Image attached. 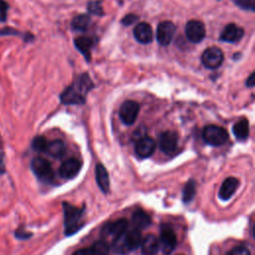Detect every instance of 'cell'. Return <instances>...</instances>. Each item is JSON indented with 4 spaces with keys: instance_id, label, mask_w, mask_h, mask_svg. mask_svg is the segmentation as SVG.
Here are the masks:
<instances>
[{
    "instance_id": "cell-17",
    "label": "cell",
    "mask_w": 255,
    "mask_h": 255,
    "mask_svg": "<svg viewBox=\"0 0 255 255\" xmlns=\"http://www.w3.org/2000/svg\"><path fill=\"white\" fill-rule=\"evenodd\" d=\"M141 254L142 255H155L159 250V241L154 234H146L141 239Z\"/></svg>"
},
{
    "instance_id": "cell-23",
    "label": "cell",
    "mask_w": 255,
    "mask_h": 255,
    "mask_svg": "<svg viewBox=\"0 0 255 255\" xmlns=\"http://www.w3.org/2000/svg\"><path fill=\"white\" fill-rule=\"evenodd\" d=\"M90 22H91V18H90L89 15L81 14V15H78L77 17H75L73 19L71 26H72L73 30L83 32V31L87 30V28L89 27Z\"/></svg>"
},
{
    "instance_id": "cell-18",
    "label": "cell",
    "mask_w": 255,
    "mask_h": 255,
    "mask_svg": "<svg viewBox=\"0 0 255 255\" xmlns=\"http://www.w3.org/2000/svg\"><path fill=\"white\" fill-rule=\"evenodd\" d=\"M95 175H96V180L100 189L104 193H107L110 189V178H109V173L107 171V168L102 163H98L96 165Z\"/></svg>"
},
{
    "instance_id": "cell-26",
    "label": "cell",
    "mask_w": 255,
    "mask_h": 255,
    "mask_svg": "<svg viewBox=\"0 0 255 255\" xmlns=\"http://www.w3.org/2000/svg\"><path fill=\"white\" fill-rule=\"evenodd\" d=\"M93 248L95 250L96 255H108L109 251H110L109 244L104 240H100V241L96 242L93 245Z\"/></svg>"
},
{
    "instance_id": "cell-4",
    "label": "cell",
    "mask_w": 255,
    "mask_h": 255,
    "mask_svg": "<svg viewBox=\"0 0 255 255\" xmlns=\"http://www.w3.org/2000/svg\"><path fill=\"white\" fill-rule=\"evenodd\" d=\"M31 169L37 178L43 182H51L54 178V171L51 163L43 157H34L31 161Z\"/></svg>"
},
{
    "instance_id": "cell-34",
    "label": "cell",
    "mask_w": 255,
    "mask_h": 255,
    "mask_svg": "<svg viewBox=\"0 0 255 255\" xmlns=\"http://www.w3.org/2000/svg\"><path fill=\"white\" fill-rule=\"evenodd\" d=\"M6 172V166L4 162V153L0 151V174H4Z\"/></svg>"
},
{
    "instance_id": "cell-22",
    "label": "cell",
    "mask_w": 255,
    "mask_h": 255,
    "mask_svg": "<svg viewBox=\"0 0 255 255\" xmlns=\"http://www.w3.org/2000/svg\"><path fill=\"white\" fill-rule=\"evenodd\" d=\"M45 152L53 157H60L65 152V143L60 139L48 141Z\"/></svg>"
},
{
    "instance_id": "cell-31",
    "label": "cell",
    "mask_w": 255,
    "mask_h": 255,
    "mask_svg": "<svg viewBox=\"0 0 255 255\" xmlns=\"http://www.w3.org/2000/svg\"><path fill=\"white\" fill-rule=\"evenodd\" d=\"M8 8H9L8 4L4 0H0V22L6 21Z\"/></svg>"
},
{
    "instance_id": "cell-32",
    "label": "cell",
    "mask_w": 255,
    "mask_h": 255,
    "mask_svg": "<svg viewBox=\"0 0 255 255\" xmlns=\"http://www.w3.org/2000/svg\"><path fill=\"white\" fill-rule=\"evenodd\" d=\"M73 255H96V253H95V250H94L93 246H91V247H86V248L79 249Z\"/></svg>"
},
{
    "instance_id": "cell-21",
    "label": "cell",
    "mask_w": 255,
    "mask_h": 255,
    "mask_svg": "<svg viewBox=\"0 0 255 255\" xmlns=\"http://www.w3.org/2000/svg\"><path fill=\"white\" fill-rule=\"evenodd\" d=\"M233 134L239 140L246 139L249 135V123L246 119H240L237 121L232 128Z\"/></svg>"
},
{
    "instance_id": "cell-1",
    "label": "cell",
    "mask_w": 255,
    "mask_h": 255,
    "mask_svg": "<svg viewBox=\"0 0 255 255\" xmlns=\"http://www.w3.org/2000/svg\"><path fill=\"white\" fill-rule=\"evenodd\" d=\"M93 88V83L87 74L81 75L60 96L64 105H82L86 101V95Z\"/></svg>"
},
{
    "instance_id": "cell-16",
    "label": "cell",
    "mask_w": 255,
    "mask_h": 255,
    "mask_svg": "<svg viewBox=\"0 0 255 255\" xmlns=\"http://www.w3.org/2000/svg\"><path fill=\"white\" fill-rule=\"evenodd\" d=\"M243 34H244V31L241 27H238L237 25L231 23V24H228L221 32L220 40L224 42L233 43L240 40L243 37Z\"/></svg>"
},
{
    "instance_id": "cell-30",
    "label": "cell",
    "mask_w": 255,
    "mask_h": 255,
    "mask_svg": "<svg viewBox=\"0 0 255 255\" xmlns=\"http://www.w3.org/2000/svg\"><path fill=\"white\" fill-rule=\"evenodd\" d=\"M227 255H251L248 248L245 246H236L229 251Z\"/></svg>"
},
{
    "instance_id": "cell-29",
    "label": "cell",
    "mask_w": 255,
    "mask_h": 255,
    "mask_svg": "<svg viewBox=\"0 0 255 255\" xmlns=\"http://www.w3.org/2000/svg\"><path fill=\"white\" fill-rule=\"evenodd\" d=\"M235 3L242 9L254 11V0H235Z\"/></svg>"
},
{
    "instance_id": "cell-9",
    "label": "cell",
    "mask_w": 255,
    "mask_h": 255,
    "mask_svg": "<svg viewBox=\"0 0 255 255\" xmlns=\"http://www.w3.org/2000/svg\"><path fill=\"white\" fill-rule=\"evenodd\" d=\"M175 34V26L170 21H162L156 30V39L161 46H167L172 41Z\"/></svg>"
},
{
    "instance_id": "cell-15",
    "label": "cell",
    "mask_w": 255,
    "mask_h": 255,
    "mask_svg": "<svg viewBox=\"0 0 255 255\" xmlns=\"http://www.w3.org/2000/svg\"><path fill=\"white\" fill-rule=\"evenodd\" d=\"M133 36L135 40L141 44H148L152 41L151 27L145 23H138L133 29Z\"/></svg>"
},
{
    "instance_id": "cell-2",
    "label": "cell",
    "mask_w": 255,
    "mask_h": 255,
    "mask_svg": "<svg viewBox=\"0 0 255 255\" xmlns=\"http://www.w3.org/2000/svg\"><path fill=\"white\" fill-rule=\"evenodd\" d=\"M62 205L64 210L65 234L67 236H70L82 228V224L80 223V221L83 215V209L75 207L66 201L63 202Z\"/></svg>"
},
{
    "instance_id": "cell-24",
    "label": "cell",
    "mask_w": 255,
    "mask_h": 255,
    "mask_svg": "<svg viewBox=\"0 0 255 255\" xmlns=\"http://www.w3.org/2000/svg\"><path fill=\"white\" fill-rule=\"evenodd\" d=\"M195 191H196V183L193 179H189L182 190V201L184 203H189L195 195Z\"/></svg>"
},
{
    "instance_id": "cell-12",
    "label": "cell",
    "mask_w": 255,
    "mask_h": 255,
    "mask_svg": "<svg viewBox=\"0 0 255 255\" xmlns=\"http://www.w3.org/2000/svg\"><path fill=\"white\" fill-rule=\"evenodd\" d=\"M82 168V163L77 158H69L60 166V175L65 179H72L78 175Z\"/></svg>"
},
{
    "instance_id": "cell-25",
    "label": "cell",
    "mask_w": 255,
    "mask_h": 255,
    "mask_svg": "<svg viewBox=\"0 0 255 255\" xmlns=\"http://www.w3.org/2000/svg\"><path fill=\"white\" fill-rule=\"evenodd\" d=\"M47 143H48V140L46 139L45 136L37 135L33 138L32 142H31V146L37 152H45Z\"/></svg>"
},
{
    "instance_id": "cell-28",
    "label": "cell",
    "mask_w": 255,
    "mask_h": 255,
    "mask_svg": "<svg viewBox=\"0 0 255 255\" xmlns=\"http://www.w3.org/2000/svg\"><path fill=\"white\" fill-rule=\"evenodd\" d=\"M14 235L17 239L19 240H26L28 238H30L32 236V233L31 232H28L26 229H24L23 227H18L15 232H14Z\"/></svg>"
},
{
    "instance_id": "cell-19",
    "label": "cell",
    "mask_w": 255,
    "mask_h": 255,
    "mask_svg": "<svg viewBox=\"0 0 255 255\" xmlns=\"http://www.w3.org/2000/svg\"><path fill=\"white\" fill-rule=\"evenodd\" d=\"M131 223L135 229L141 230L151 224V219L146 212L142 210H136L131 216Z\"/></svg>"
},
{
    "instance_id": "cell-10",
    "label": "cell",
    "mask_w": 255,
    "mask_h": 255,
    "mask_svg": "<svg viewBox=\"0 0 255 255\" xmlns=\"http://www.w3.org/2000/svg\"><path fill=\"white\" fill-rule=\"evenodd\" d=\"M127 228H128V221L125 218H121L106 224L103 227V233L105 236L111 237L113 241H115L125 234V232L127 231Z\"/></svg>"
},
{
    "instance_id": "cell-11",
    "label": "cell",
    "mask_w": 255,
    "mask_h": 255,
    "mask_svg": "<svg viewBox=\"0 0 255 255\" xmlns=\"http://www.w3.org/2000/svg\"><path fill=\"white\" fill-rule=\"evenodd\" d=\"M185 34L190 42L199 43L205 37V27L200 21H188L185 26Z\"/></svg>"
},
{
    "instance_id": "cell-20",
    "label": "cell",
    "mask_w": 255,
    "mask_h": 255,
    "mask_svg": "<svg viewBox=\"0 0 255 255\" xmlns=\"http://www.w3.org/2000/svg\"><path fill=\"white\" fill-rule=\"evenodd\" d=\"M93 45H94L93 39L87 36H82L75 40L76 48L86 57L88 61H90L91 59V50L93 48Z\"/></svg>"
},
{
    "instance_id": "cell-27",
    "label": "cell",
    "mask_w": 255,
    "mask_h": 255,
    "mask_svg": "<svg viewBox=\"0 0 255 255\" xmlns=\"http://www.w3.org/2000/svg\"><path fill=\"white\" fill-rule=\"evenodd\" d=\"M88 10L90 13L92 14H96V15H103L104 11L101 5V1H94V2H90L88 4Z\"/></svg>"
},
{
    "instance_id": "cell-33",
    "label": "cell",
    "mask_w": 255,
    "mask_h": 255,
    "mask_svg": "<svg viewBox=\"0 0 255 255\" xmlns=\"http://www.w3.org/2000/svg\"><path fill=\"white\" fill-rule=\"evenodd\" d=\"M137 20V17L135 15L132 14H128L127 16H125V18L122 20V23L124 25H131L133 22H135Z\"/></svg>"
},
{
    "instance_id": "cell-13",
    "label": "cell",
    "mask_w": 255,
    "mask_h": 255,
    "mask_svg": "<svg viewBox=\"0 0 255 255\" xmlns=\"http://www.w3.org/2000/svg\"><path fill=\"white\" fill-rule=\"evenodd\" d=\"M155 146L156 143L152 137L143 136L135 143V153L141 158L149 157L154 152Z\"/></svg>"
},
{
    "instance_id": "cell-14",
    "label": "cell",
    "mask_w": 255,
    "mask_h": 255,
    "mask_svg": "<svg viewBox=\"0 0 255 255\" xmlns=\"http://www.w3.org/2000/svg\"><path fill=\"white\" fill-rule=\"evenodd\" d=\"M239 185V180L236 177H227L221 184L218 196L221 200H228L235 193Z\"/></svg>"
},
{
    "instance_id": "cell-3",
    "label": "cell",
    "mask_w": 255,
    "mask_h": 255,
    "mask_svg": "<svg viewBox=\"0 0 255 255\" xmlns=\"http://www.w3.org/2000/svg\"><path fill=\"white\" fill-rule=\"evenodd\" d=\"M202 137L204 141L212 146H219L228 139V132L221 127L209 125L203 128Z\"/></svg>"
},
{
    "instance_id": "cell-5",
    "label": "cell",
    "mask_w": 255,
    "mask_h": 255,
    "mask_svg": "<svg viewBox=\"0 0 255 255\" xmlns=\"http://www.w3.org/2000/svg\"><path fill=\"white\" fill-rule=\"evenodd\" d=\"M159 247L165 255H169L176 246V235L172 228L168 225H162L160 228L159 236Z\"/></svg>"
},
{
    "instance_id": "cell-6",
    "label": "cell",
    "mask_w": 255,
    "mask_h": 255,
    "mask_svg": "<svg viewBox=\"0 0 255 255\" xmlns=\"http://www.w3.org/2000/svg\"><path fill=\"white\" fill-rule=\"evenodd\" d=\"M223 59H224L223 53L217 47H210L206 49L201 56V62L203 66L207 69H212V70L218 68L222 64Z\"/></svg>"
},
{
    "instance_id": "cell-35",
    "label": "cell",
    "mask_w": 255,
    "mask_h": 255,
    "mask_svg": "<svg viewBox=\"0 0 255 255\" xmlns=\"http://www.w3.org/2000/svg\"><path fill=\"white\" fill-rule=\"evenodd\" d=\"M254 73H251V75L249 76V78L246 81V86L247 87H253L255 85V79H254Z\"/></svg>"
},
{
    "instance_id": "cell-8",
    "label": "cell",
    "mask_w": 255,
    "mask_h": 255,
    "mask_svg": "<svg viewBox=\"0 0 255 255\" xmlns=\"http://www.w3.org/2000/svg\"><path fill=\"white\" fill-rule=\"evenodd\" d=\"M178 143V135L175 131L166 130L159 134L158 136V146L160 150L166 154L172 153Z\"/></svg>"
},
{
    "instance_id": "cell-7",
    "label": "cell",
    "mask_w": 255,
    "mask_h": 255,
    "mask_svg": "<svg viewBox=\"0 0 255 255\" xmlns=\"http://www.w3.org/2000/svg\"><path fill=\"white\" fill-rule=\"evenodd\" d=\"M139 106L134 101H126L120 108V118L126 125H132L138 115Z\"/></svg>"
}]
</instances>
